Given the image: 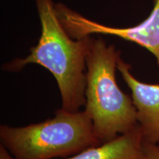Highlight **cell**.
Wrapping results in <instances>:
<instances>
[{"label":"cell","mask_w":159,"mask_h":159,"mask_svg":"<svg viewBox=\"0 0 159 159\" xmlns=\"http://www.w3.org/2000/svg\"><path fill=\"white\" fill-rule=\"evenodd\" d=\"M41 24L39 43L25 58L15 59L3 69L19 71L26 65L35 63L54 76L61 97V108L76 112L85 103L86 58L90 36L71 38L60 20L52 0H35Z\"/></svg>","instance_id":"obj_1"},{"label":"cell","mask_w":159,"mask_h":159,"mask_svg":"<svg viewBox=\"0 0 159 159\" xmlns=\"http://www.w3.org/2000/svg\"><path fill=\"white\" fill-rule=\"evenodd\" d=\"M120 52L104 40L91 38L86 58L85 111L102 143L132 130L138 125L132 97L121 90L116 72Z\"/></svg>","instance_id":"obj_2"},{"label":"cell","mask_w":159,"mask_h":159,"mask_svg":"<svg viewBox=\"0 0 159 159\" xmlns=\"http://www.w3.org/2000/svg\"><path fill=\"white\" fill-rule=\"evenodd\" d=\"M1 145L14 159H58L72 156L101 143L85 111L60 108L55 116L23 127L0 126Z\"/></svg>","instance_id":"obj_3"},{"label":"cell","mask_w":159,"mask_h":159,"mask_svg":"<svg viewBox=\"0 0 159 159\" xmlns=\"http://www.w3.org/2000/svg\"><path fill=\"white\" fill-rule=\"evenodd\" d=\"M56 8L61 23L73 39H82L94 33L116 35L150 51L156 57L159 67V0H154L152 11L144 21L127 28L102 25L63 5H57Z\"/></svg>","instance_id":"obj_4"},{"label":"cell","mask_w":159,"mask_h":159,"mask_svg":"<svg viewBox=\"0 0 159 159\" xmlns=\"http://www.w3.org/2000/svg\"><path fill=\"white\" fill-rule=\"evenodd\" d=\"M117 70L131 91L144 142L159 144V85L143 83L131 73L130 65L119 57Z\"/></svg>","instance_id":"obj_5"},{"label":"cell","mask_w":159,"mask_h":159,"mask_svg":"<svg viewBox=\"0 0 159 159\" xmlns=\"http://www.w3.org/2000/svg\"><path fill=\"white\" fill-rule=\"evenodd\" d=\"M143 135L138 125L134 129L109 142L91 147L74 156L58 159H141Z\"/></svg>","instance_id":"obj_6"},{"label":"cell","mask_w":159,"mask_h":159,"mask_svg":"<svg viewBox=\"0 0 159 159\" xmlns=\"http://www.w3.org/2000/svg\"><path fill=\"white\" fill-rule=\"evenodd\" d=\"M141 159H159V144L143 142Z\"/></svg>","instance_id":"obj_7"},{"label":"cell","mask_w":159,"mask_h":159,"mask_svg":"<svg viewBox=\"0 0 159 159\" xmlns=\"http://www.w3.org/2000/svg\"><path fill=\"white\" fill-rule=\"evenodd\" d=\"M0 159H14L9 153L8 151L1 144H0Z\"/></svg>","instance_id":"obj_8"}]
</instances>
